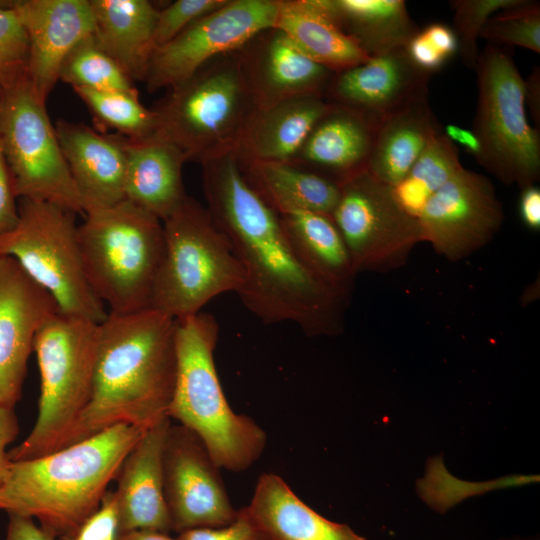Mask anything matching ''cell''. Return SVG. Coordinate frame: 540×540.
Returning a JSON list of instances; mask_svg holds the SVG:
<instances>
[{"instance_id":"27","label":"cell","mask_w":540,"mask_h":540,"mask_svg":"<svg viewBox=\"0 0 540 540\" xmlns=\"http://www.w3.org/2000/svg\"><path fill=\"white\" fill-rule=\"evenodd\" d=\"M439 130L425 90L378 125L367 171L395 187Z\"/></svg>"},{"instance_id":"35","label":"cell","mask_w":540,"mask_h":540,"mask_svg":"<svg viewBox=\"0 0 540 540\" xmlns=\"http://www.w3.org/2000/svg\"><path fill=\"white\" fill-rule=\"evenodd\" d=\"M480 38L496 46H517L540 53V4L521 0L493 14Z\"/></svg>"},{"instance_id":"28","label":"cell","mask_w":540,"mask_h":540,"mask_svg":"<svg viewBox=\"0 0 540 540\" xmlns=\"http://www.w3.org/2000/svg\"><path fill=\"white\" fill-rule=\"evenodd\" d=\"M274 27L307 56L335 73L369 58L341 29L325 0H279Z\"/></svg>"},{"instance_id":"16","label":"cell","mask_w":540,"mask_h":540,"mask_svg":"<svg viewBox=\"0 0 540 540\" xmlns=\"http://www.w3.org/2000/svg\"><path fill=\"white\" fill-rule=\"evenodd\" d=\"M58 306L10 256L0 255V405L21 399L34 338Z\"/></svg>"},{"instance_id":"10","label":"cell","mask_w":540,"mask_h":540,"mask_svg":"<svg viewBox=\"0 0 540 540\" xmlns=\"http://www.w3.org/2000/svg\"><path fill=\"white\" fill-rule=\"evenodd\" d=\"M18 212L17 225L0 235V255L14 258L60 313L103 322L108 312L86 279L75 213L30 199H20Z\"/></svg>"},{"instance_id":"50","label":"cell","mask_w":540,"mask_h":540,"mask_svg":"<svg viewBox=\"0 0 540 540\" xmlns=\"http://www.w3.org/2000/svg\"><path fill=\"white\" fill-rule=\"evenodd\" d=\"M2 92H3V89L0 87V98H1Z\"/></svg>"},{"instance_id":"44","label":"cell","mask_w":540,"mask_h":540,"mask_svg":"<svg viewBox=\"0 0 540 540\" xmlns=\"http://www.w3.org/2000/svg\"><path fill=\"white\" fill-rule=\"evenodd\" d=\"M9 523L5 540H55L50 533L37 526L33 518L8 513Z\"/></svg>"},{"instance_id":"30","label":"cell","mask_w":540,"mask_h":540,"mask_svg":"<svg viewBox=\"0 0 540 540\" xmlns=\"http://www.w3.org/2000/svg\"><path fill=\"white\" fill-rule=\"evenodd\" d=\"M240 166L250 186L278 214L303 210L331 216L338 203L341 185L307 168L291 162Z\"/></svg>"},{"instance_id":"11","label":"cell","mask_w":540,"mask_h":540,"mask_svg":"<svg viewBox=\"0 0 540 540\" xmlns=\"http://www.w3.org/2000/svg\"><path fill=\"white\" fill-rule=\"evenodd\" d=\"M0 143L17 198L84 214L45 102L26 76L2 92Z\"/></svg>"},{"instance_id":"20","label":"cell","mask_w":540,"mask_h":540,"mask_svg":"<svg viewBox=\"0 0 540 540\" xmlns=\"http://www.w3.org/2000/svg\"><path fill=\"white\" fill-rule=\"evenodd\" d=\"M171 419L148 428L123 460L114 492L119 534L133 530L172 531L163 490L162 453Z\"/></svg>"},{"instance_id":"42","label":"cell","mask_w":540,"mask_h":540,"mask_svg":"<svg viewBox=\"0 0 540 540\" xmlns=\"http://www.w3.org/2000/svg\"><path fill=\"white\" fill-rule=\"evenodd\" d=\"M13 180L0 143V235L11 231L18 223Z\"/></svg>"},{"instance_id":"25","label":"cell","mask_w":540,"mask_h":540,"mask_svg":"<svg viewBox=\"0 0 540 540\" xmlns=\"http://www.w3.org/2000/svg\"><path fill=\"white\" fill-rule=\"evenodd\" d=\"M246 507L269 540H366L348 525L330 521L310 508L273 473L259 477Z\"/></svg>"},{"instance_id":"9","label":"cell","mask_w":540,"mask_h":540,"mask_svg":"<svg viewBox=\"0 0 540 540\" xmlns=\"http://www.w3.org/2000/svg\"><path fill=\"white\" fill-rule=\"evenodd\" d=\"M478 98L472 132L480 144L476 161L500 182L520 189L540 178V136L526 115L524 78L511 54L487 44L477 66Z\"/></svg>"},{"instance_id":"39","label":"cell","mask_w":540,"mask_h":540,"mask_svg":"<svg viewBox=\"0 0 540 540\" xmlns=\"http://www.w3.org/2000/svg\"><path fill=\"white\" fill-rule=\"evenodd\" d=\"M118 505L113 491H107L99 508L69 537L60 540H117Z\"/></svg>"},{"instance_id":"22","label":"cell","mask_w":540,"mask_h":540,"mask_svg":"<svg viewBox=\"0 0 540 540\" xmlns=\"http://www.w3.org/2000/svg\"><path fill=\"white\" fill-rule=\"evenodd\" d=\"M377 127L360 113L332 104L291 163L341 185L367 171Z\"/></svg>"},{"instance_id":"14","label":"cell","mask_w":540,"mask_h":540,"mask_svg":"<svg viewBox=\"0 0 540 540\" xmlns=\"http://www.w3.org/2000/svg\"><path fill=\"white\" fill-rule=\"evenodd\" d=\"M220 467L200 437L170 424L162 453L163 490L172 531L221 527L237 516Z\"/></svg>"},{"instance_id":"8","label":"cell","mask_w":540,"mask_h":540,"mask_svg":"<svg viewBox=\"0 0 540 540\" xmlns=\"http://www.w3.org/2000/svg\"><path fill=\"white\" fill-rule=\"evenodd\" d=\"M162 223L164 251L150 308L180 320L220 294L239 292L243 267L207 208L187 196Z\"/></svg>"},{"instance_id":"15","label":"cell","mask_w":540,"mask_h":540,"mask_svg":"<svg viewBox=\"0 0 540 540\" xmlns=\"http://www.w3.org/2000/svg\"><path fill=\"white\" fill-rule=\"evenodd\" d=\"M504 217L490 179L463 167L428 199L417 219L422 242L458 262L487 245Z\"/></svg>"},{"instance_id":"7","label":"cell","mask_w":540,"mask_h":540,"mask_svg":"<svg viewBox=\"0 0 540 540\" xmlns=\"http://www.w3.org/2000/svg\"><path fill=\"white\" fill-rule=\"evenodd\" d=\"M153 109L156 129L152 136L176 147L185 161L201 163L234 153L257 109L240 50L216 57L169 88Z\"/></svg>"},{"instance_id":"24","label":"cell","mask_w":540,"mask_h":540,"mask_svg":"<svg viewBox=\"0 0 540 540\" xmlns=\"http://www.w3.org/2000/svg\"><path fill=\"white\" fill-rule=\"evenodd\" d=\"M118 137L126 157L125 200L163 221L187 197L182 179L186 162L183 155L172 144L154 136Z\"/></svg>"},{"instance_id":"36","label":"cell","mask_w":540,"mask_h":540,"mask_svg":"<svg viewBox=\"0 0 540 540\" xmlns=\"http://www.w3.org/2000/svg\"><path fill=\"white\" fill-rule=\"evenodd\" d=\"M521 0H452L453 31L458 42V53L463 64L476 69L480 54L477 41L488 19L501 9L516 5Z\"/></svg>"},{"instance_id":"5","label":"cell","mask_w":540,"mask_h":540,"mask_svg":"<svg viewBox=\"0 0 540 540\" xmlns=\"http://www.w3.org/2000/svg\"><path fill=\"white\" fill-rule=\"evenodd\" d=\"M99 324L58 311L37 331L33 351L41 380L38 415L25 440L8 451L10 461L44 456L74 444L92 396Z\"/></svg>"},{"instance_id":"29","label":"cell","mask_w":540,"mask_h":540,"mask_svg":"<svg viewBox=\"0 0 540 540\" xmlns=\"http://www.w3.org/2000/svg\"><path fill=\"white\" fill-rule=\"evenodd\" d=\"M278 215L303 263L336 291L350 298L358 273L331 216L303 210Z\"/></svg>"},{"instance_id":"34","label":"cell","mask_w":540,"mask_h":540,"mask_svg":"<svg viewBox=\"0 0 540 540\" xmlns=\"http://www.w3.org/2000/svg\"><path fill=\"white\" fill-rule=\"evenodd\" d=\"M73 89L105 128L115 129L118 135L129 139H143L154 134L156 113L140 102L138 92Z\"/></svg>"},{"instance_id":"41","label":"cell","mask_w":540,"mask_h":540,"mask_svg":"<svg viewBox=\"0 0 540 540\" xmlns=\"http://www.w3.org/2000/svg\"><path fill=\"white\" fill-rule=\"evenodd\" d=\"M404 49L414 66L431 76L450 60L422 29L413 35Z\"/></svg>"},{"instance_id":"13","label":"cell","mask_w":540,"mask_h":540,"mask_svg":"<svg viewBox=\"0 0 540 540\" xmlns=\"http://www.w3.org/2000/svg\"><path fill=\"white\" fill-rule=\"evenodd\" d=\"M278 7L279 0H227L154 50L144 79L147 90L172 88L216 57L241 50L275 26Z\"/></svg>"},{"instance_id":"23","label":"cell","mask_w":540,"mask_h":540,"mask_svg":"<svg viewBox=\"0 0 540 540\" xmlns=\"http://www.w3.org/2000/svg\"><path fill=\"white\" fill-rule=\"evenodd\" d=\"M331 106L324 95L309 94L256 109L242 133L235 156L242 164L291 162Z\"/></svg>"},{"instance_id":"17","label":"cell","mask_w":540,"mask_h":540,"mask_svg":"<svg viewBox=\"0 0 540 540\" xmlns=\"http://www.w3.org/2000/svg\"><path fill=\"white\" fill-rule=\"evenodd\" d=\"M28 42L26 79L43 102L68 53L95 29L90 0H12Z\"/></svg>"},{"instance_id":"48","label":"cell","mask_w":540,"mask_h":540,"mask_svg":"<svg viewBox=\"0 0 540 540\" xmlns=\"http://www.w3.org/2000/svg\"><path fill=\"white\" fill-rule=\"evenodd\" d=\"M117 540H175L169 533L150 530H133L120 533Z\"/></svg>"},{"instance_id":"3","label":"cell","mask_w":540,"mask_h":540,"mask_svg":"<svg viewBox=\"0 0 540 540\" xmlns=\"http://www.w3.org/2000/svg\"><path fill=\"white\" fill-rule=\"evenodd\" d=\"M145 430L120 423L50 454L11 461L0 510L36 518L59 540L71 536L99 508Z\"/></svg>"},{"instance_id":"26","label":"cell","mask_w":540,"mask_h":540,"mask_svg":"<svg viewBox=\"0 0 540 540\" xmlns=\"http://www.w3.org/2000/svg\"><path fill=\"white\" fill-rule=\"evenodd\" d=\"M97 45L133 80L145 79L159 10L147 0H90Z\"/></svg>"},{"instance_id":"31","label":"cell","mask_w":540,"mask_h":540,"mask_svg":"<svg viewBox=\"0 0 540 540\" xmlns=\"http://www.w3.org/2000/svg\"><path fill=\"white\" fill-rule=\"evenodd\" d=\"M341 29L368 56L404 48L419 30L404 0H325Z\"/></svg>"},{"instance_id":"4","label":"cell","mask_w":540,"mask_h":540,"mask_svg":"<svg viewBox=\"0 0 540 540\" xmlns=\"http://www.w3.org/2000/svg\"><path fill=\"white\" fill-rule=\"evenodd\" d=\"M218 332L207 313L176 320L177 370L169 417L200 437L218 467L241 472L261 457L267 437L226 400L214 362Z\"/></svg>"},{"instance_id":"46","label":"cell","mask_w":540,"mask_h":540,"mask_svg":"<svg viewBox=\"0 0 540 540\" xmlns=\"http://www.w3.org/2000/svg\"><path fill=\"white\" fill-rule=\"evenodd\" d=\"M524 103L537 126L540 124V73L535 67L527 79H524Z\"/></svg>"},{"instance_id":"47","label":"cell","mask_w":540,"mask_h":540,"mask_svg":"<svg viewBox=\"0 0 540 540\" xmlns=\"http://www.w3.org/2000/svg\"><path fill=\"white\" fill-rule=\"evenodd\" d=\"M443 133L454 144L462 146L475 159L480 153V144L472 130L460 127L456 124H447Z\"/></svg>"},{"instance_id":"43","label":"cell","mask_w":540,"mask_h":540,"mask_svg":"<svg viewBox=\"0 0 540 540\" xmlns=\"http://www.w3.org/2000/svg\"><path fill=\"white\" fill-rule=\"evenodd\" d=\"M19 433V423L14 409L0 405V488L3 485L10 460L7 446L12 443Z\"/></svg>"},{"instance_id":"32","label":"cell","mask_w":540,"mask_h":540,"mask_svg":"<svg viewBox=\"0 0 540 540\" xmlns=\"http://www.w3.org/2000/svg\"><path fill=\"white\" fill-rule=\"evenodd\" d=\"M463 166L456 145L436 132L403 180L393 187L401 207L418 218L428 199L444 186Z\"/></svg>"},{"instance_id":"18","label":"cell","mask_w":540,"mask_h":540,"mask_svg":"<svg viewBox=\"0 0 540 540\" xmlns=\"http://www.w3.org/2000/svg\"><path fill=\"white\" fill-rule=\"evenodd\" d=\"M430 77L416 68L401 48L336 72L324 97L330 104L353 110L379 125L428 90Z\"/></svg>"},{"instance_id":"45","label":"cell","mask_w":540,"mask_h":540,"mask_svg":"<svg viewBox=\"0 0 540 540\" xmlns=\"http://www.w3.org/2000/svg\"><path fill=\"white\" fill-rule=\"evenodd\" d=\"M519 214L523 224L530 230L540 229V189L530 185L521 189Z\"/></svg>"},{"instance_id":"12","label":"cell","mask_w":540,"mask_h":540,"mask_svg":"<svg viewBox=\"0 0 540 540\" xmlns=\"http://www.w3.org/2000/svg\"><path fill=\"white\" fill-rule=\"evenodd\" d=\"M331 218L357 273L398 269L422 242L418 219L401 207L393 187L368 171L341 184Z\"/></svg>"},{"instance_id":"2","label":"cell","mask_w":540,"mask_h":540,"mask_svg":"<svg viewBox=\"0 0 540 540\" xmlns=\"http://www.w3.org/2000/svg\"><path fill=\"white\" fill-rule=\"evenodd\" d=\"M176 320L148 308L99 324L92 396L75 442L113 425L148 429L170 418L177 358Z\"/></svg>"},{"instance_id":"21","label":"cell","mask_w":540,"mask_h":540,"mask_svg":"<svg viewBox=\"0 0 540 540\" xmlns=\"http://www.w3.org/2000/svg\"><path fill=\"white\" fill-rule=\"evenodd\" d=\"M55 130L84 215L124 201L126 157L118 135L66 120Z\"/></svg>"},{"instance_id":"33","label":"cell","mask_w":540,"mask_h":540,"mask_svg":"<svg viewBox=\"0 0 540 540\" xmlns=\"http://www.w3.org/2000/svg\"><path fill=\"white\" fill-rule=\"evenodd\" d=\"M59 80L73 88L138 92L123 69L97 45L93 34L68 53L61 66Z\"/></svg>"},{"instance_id":"6","label":"cell","mask_w":540,"mask_h":540,"mask_svg":"<svg viewBox=\"0 0 540 540\" xmlns=\"http://www.w3.org/2000/svg\"><path fill=\"white\" fill-rule=\"evenodd\" d=\"M77 240L86 279L109 313L150 308L164 251L159 218L124 200L86 213Z\"/></svg>"},{"instance_id":"19","label":"cell","mask_w":540,"mask_h":540,"mask_svg":"<svg viewBox=\"0 0 540 540\" xmlns=\"http://www.w3.org/2000/svg\"><path fill=\"white\" fill-rule=\"evenodd\" d=\"M240 54L257 109L297 96L324 95L335 74L275 27L255 36Z\"/></svg>"},{"instance_id":"38","label":"cell","mask_w":540,"mask_h":540,"mask_svg":"<svg viewBox=\"0 0 540 540\" xmlns=\"http://www.w3.org/2000/svg\"><path fill=\"white\" fill-rule=\"evenodd\" d=\"M227 0H177L159 10L153 35L154 50L167 44L201 17L213 12Z\"/></svg>"},{"instance_id":"40","label":"cell","mask_w":540,"mask_h":540,"mask_svg":"<svg viewBox=\"0 0 540 540\" xmlns=\"http://www.w3.org/2000/svg\"><path fill=\"white\" fill-rule=\"evenodd\" d=\"M175 540H269L252 519L247 507L238 510L236 518L221 527L194 528L179 532Z\"/></svg>"},{"instance_id":"49","label":"cell","mask_w":540,"mask_h":540,"mask_svg":"<svg viewBox=\"0 0 540 540\" xmlns=\"http://www.w3.org/2000/svg\"><path fill=\"white\" fill-rule=\"evenodd\" d=\"M505 540H530V539L513 538V539H505ZM533 540H535V539H533Z\"/></svg>"},{"instance_id":"1","label":"cell","mask_w":540,"mask_h":540,"mask_svg":"<svg viewBox=\"0 0 540 540\" xmlns=\"http://www.w3.org/2000/svg\"><path fill=\"white\" fill-rule=\"evenodd\" d=\"M200 164L207 209L244 270L237 293L244 306L264 324L294 323L310 337L342 333L350 298L299 258L278 213L247 182L235 154Z\"/></svg>"},{"instance_id":"37","label":"cell","mask_w":540,"mask_h":540,"mask_svg":"<svg viewBox=\"0 0 540 540\" xmlns=\"http://www.w3.org/2000/svg\"><path fill=\"white\" fill-rule=\"evenodd\" d=\"M28 42L11 1H0V87L10 88L26 74Z\"/></svg>"}]
</instances>
